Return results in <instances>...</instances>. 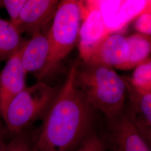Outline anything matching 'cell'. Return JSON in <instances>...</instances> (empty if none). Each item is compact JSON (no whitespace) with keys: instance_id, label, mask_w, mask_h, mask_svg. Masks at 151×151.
I'll return each instance as SVG.
<instances>
[{"instance_id":"52a82bcc","label":"cell","mask_w":151,"mask_h":151,"mask_svg":"<svg viewBox=\"0 0 151 151\" xmlns=\"http://www.w3.org/2000/svg\"><path fill=\"white\" fill-rule=\"evenodd\" d=\"M22 47L9 58L0 73V114L2 118L12 99L26 87L27 73L22 65Z\"/></svg>"},{"instance_id":"8fae6325","label":"cell","mask_w":151,"mask_h":151,"mask_svg":"<svg viewBox=\"0 0 151 151\" xmlns=\"http://www.w3.org/2000/svg\"><path fill=\"white\" fill-rule=\"evenodd\" d=\"M129 57V48L126 38L120 34L111 33L85 62H96L124 70Z\"/></svg>"},{"instance_id":"7a4b0ae2","label":"cell","mask_w":151,"mask_h":151,"mask_svg":"<svg viewBox=\"0 0 151 151\" xmlns=\"http://www.w3.org/2000/svg\"><path fill=\"white\" fill-rule=\"evenodd\" d=\"M74 82L88 103L95 110L101 111L109 121L117 118L124 110L126 85L123 77L113 67L77 60Z\"/></svg>"},{"instance_id":"9c48e42d","label":"cell","mask_w":151,"mask_h":151,"mask_svg":"<svg viewBox=\"0 0 151 151\" xmlns=\"http://www.w3.org/2000/svg\"><path fill=\"white\" fill-rule=\"evenodd\" d=\"M57 0H27L16 25L19 32L32 34L42 32L53 20L60 4Z\"/></svg>"},{"instance_id":"7c38bea8","label":"cell","mask_w":151,"mask_h":151,"mask_svg":"<svg viewBox=\"0 0 151 151\" xmlns=\"http://www.w3.org/2000/svg\"><path fill=\"white\" fill-rule=\"evenodd\" d=\"M49 50L47 35L42 32L32 34L30 39L24 42L21 60L26 72L33 73L39 78L47 63Z\"/></svg>"},{"instance_id":"e0dca14e","label":"cell","mask_w":151,"mask_h":151,"mask_svg":"<svg viewBox=\"0 0 151 151\" xmlns=\"http://www.w3.org/2000/svg\"><path fill=\"white\" fill-rule=\"evenodd\" d=\"M134 27L139 34L151 36V6L147 7L135 18Z\"/></svg>"},{"instance_id":"5b68a950","label":"cell","mask_w":151,"mask_h":151,"mask_svg":"<svg viewBox=\"0 0 151 151\" xmlns=\"http://www.w3.org/2000/svg\"><path fill=\"white\" fill-rule=\"evenodd\" d=\"M88 9H82L83 22L79 32V51L82 61L89 59L94 50L111 34L104 22L98 1H88ZM82 8V7H81Z\"/></svg>"},{"instance_id":"2e32d148","label":"cell","mask_w":151,"mask_h":151,"mask_svg":"<svg viewBox=\"0 0 151 151\" xmlns=\"http://www.w3.org/2000/svg\"><path fill=\"white\" fill-rule=\"evenodd\" d=\"M73 151H105V146L95 132L92 133Z\"/></svg>"},{"instance_id":"ac0fdd59","label":"cell","mask_w":151,"mask_h":151,"mask_svg":"<svg viewBox=\"0 0 151 151\" xmlns=\"http://www.w3.org/2000/svg\"><path fill=\"white\" fill-rule=\"evenodd\" d=\"M27 0H4L1 1L10 16V22L16 26L22 7Z\"/></svg>"},{"instance_id":"30bf717a","label":"cell","mask_w":151,"mask_h":151,"mask_svg":"<svg viewBox=\"0 0 151 151\" xmlns=\"http://www.w3.org/2000/svg\"><path fill=\"white\" fill-rule=\"evenodd\" d=\"M122 77L130 103L128 113L140 135L148 143L151 138V91L137 88L128 76Z\"/></svg>"},{"instance_id":"ba28073f","label":"cell","mask_w":151,"mask_h":151,"mask_svg":"<svg viewBox=\"0 0 151 151\" xmlns=\"http://www.w3.org/2000/svg\"><path fill=\"white\" fill-rule=\"evenodd\" d=\"M113 151H151L148 143L140 135L128 110L109 121Z\"/></svg>"},{"instance_id":"ffe728a7","label":"cell","mask_w":151,"mask_h":151,"mask_svg":"<svg viewBox=\"0 0 151 151\" xmlns=\"http://www.w3.org/2000/svg\"><path fill=\"white\" fill-rule=\"evenodd\" d=\"M5 142V129L0 118V151H2L6 145Z\"/></svg>"},{"instance_id":"6da1fadb","label":"cell","mask_w":151,"mask_h":151,"mask_svg":"<svg viewBox=\"0 0 151 151\" xmlns=\"http://www.w3.org/2000/svg\"><path fill=\"white\" fill-rule=\"evenodd\" d=\"M76 65L44 116L32 151H72L93 133L95 109L75 84Z\"/></svg>"},{"instance_id":"5bb4252c","label":"cell","mask_w":151,"mask_h":151,"mask_svg":"<svg viewBox=\"0 0 151 151\" xmlns=\"http://www.w3.org/2000/svg\"><path fill=\"white\" fill-rule=\"evenodd\" d=\"M129 48V57L124 70L135 68L149 59L151 53V36L139 33L127 37Z\"/></svg>"},{"instance_id":"9a60e30c","label":"cell","mask_w":151,"mask_h":151,"mask_svg":"<svg viewBox=\"0 0 151 151\" xmlns=\"http://www.w3.org/2000/svg\"><path fill=\"white\" fill-rule=\"evenodd\" d=\"M130 83L136 88L143 90L151 91V62L148 59L135 67Z\"/></svg>"},{"instance_id":"4fadbf2b","label":"cell","mask_w":151,"mask_h":151,"mask_svg":"<svg viewBox=\"0 0 151 151\" xmlns=\"http://www.w3.org/2000/svg\"><path fill=\"white\" fill-rule=\"evenodd\" d=\"M23 43L17 27L11 22L0 18V60L11 57Z\"/></svg>"},{"instance_id":"d6986e66","label":"cell","mask_w":151,"mask_h":151,"mask_svg":"<svg viewBox=\"0 0 151 151\" xmlns=\"http://www.w3.org/2000/svg\"><path fill=\"white\" fill-rule=\"evenodd\" d=\"M2 151H32V146L22 133L15 135Z\"/></svg>"},{"instance_id":"8992f818","label":"cell","mask_w":151,"mask_h":151,"mask_svg":"<svg viewBox=\"0 0 151 151\" xmlns=\"http://www.w3.org/2000/svg\"><path fill=\"white\" fill-rule=\"evenodd\" d=\"M104 22L111 33L124 27L147 7L150 1H98Z\"/></svg>"},{"instance_id":"277c9868","label":"cell","mask_w":151,"mask_h":151,"mask_svg":"<svg viewBox=\"0 0 151 151\" xmlns=\"http://www.w3.org/2000/svg\"><path fill=\"white\" fill-rule=\"evenodd\" d=\"M58 90L42 81L25 87L12 99L3 117L9 132L15 136L37 120L43 119Z\"/></svg>"},{"instance_id":"3957f363","label":"cell","mask_w":151,"mask_h":151,"mask_svg":"<svg viewBox=\"0 0 151 151\" xmlns=\"http://www.w3.org/2000/svg\"><path fill=\"white\" fill-rule=\"evenodd\" d=\"M82 19L81 1L64 0L60 1L52 24L47 34L50 50L47 63L39 81L55 70L75 45L79 37Z\"/></svg>"}]
</instances>
